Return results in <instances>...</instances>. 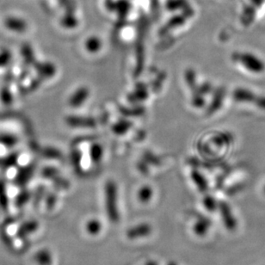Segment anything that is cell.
<instances>
[{
    "label": "cell",
    "instance_id": "52a82bcc",
    "mask_svg": "<svg viewBox=\"0 0 265 265\" xmlns=\"http://www.w3.org/2000/svg\"><path fill=\"white\" fill-rule=\"evenodd\" d=\"M202 222H203V221H202ZM202 222L199 221V222H197V224L194 226V232H195L197 235H203V234H205V232H206V226H205L204 223Z\"/></svg>",
    "mask_w": 265,
    "mask_h": 265
},
{
    "label": "cell",
    "instance_id": "9c48e42d",
    "mask_svg": "<svg viewBox=\"0 0 265 265\" xmlns=\"http://www.w3.org/2000/svg\"><path fill=\"white\" fill-rule=\"evenodd\" d=\"M176 265V264H175V263H174V264H173V263H172V264H170V265Z\"/></svg>",
    "mask_w": 265,
    "mask_h": 265
},
{
    "label": "cell",
    "instance_id": "8992f818",
    "mask_svg": "<svg viewBox=\"0 0 265 265\" xmlns=\"http://www.w3.org/2000/svg\"><path fill=\"white\" fill-rule=\"evenodd\" d=\"M152 197V191L148 188L142 189L139 193V200L142 203H147Z\"/></svg>",
    "mask_w": 265,
    "mask_h": 265
},
{
    "label": "cell",
    "instance_id": "277c9868",
    "mask_svg": "<svg viewBox=\"0 0 265 265\" xmlns=\"http://www.w3.org/2000/svg\"><path fill=\"white\" fill-rule=\"evenodd\" d=\"M101 230H102V224H101V222L98 220L92 219V220H90L87 222L86 231L88 232V234L95 236V235L99 234Z\"/></svg>",
    "mask_w": 265,
    "mask_h": 265
},
{
    "label": "cell",
    "instance_id": "3957f363",
    "mask_svg": "<svg viewBox=\"0 0 265 265\" xmlns=\"http://www.w3.org/2000/svg\"><path fill=\"white\" fill-rule=\"evenodd\" d=\"M152 227L149 224L143 223L131 228L127 232V237L130 240H137L141 238L147 237L152 233Z\"/></svg>",
    "mask_w": 265,
    "mask_h": 265
},
{
    "label": "cell",
    "instance_id": "ba28073f",
    "mask_svg": "<svg viewBox=\"0 0 265 265\" xmlns=\"http://www.w3.org/2000/svg\"><path fill=\"white\" fill-rule=\"evenodd\" d=\"M146 265H157L154 262H147V264Z\"/></svg>",
    "mask_w": 265,
    "mask_h": 265
},
{
    "label": "cell",
    "instance_id": "7a4b0ae2",
    "mask_svg": "<svg viewBox=\"0 0 265 265\" xmlns=\"http://www.w3.org/2000/svg\"><path fill=\"white\" fill-rule=\"evenodd\" d=\"M117 197L116 188L110 184L107 188L106 211L109 220L112 222H117L119 220L118 208H117Z\"/></svg>",
    "mask_w": 265,
    "mask_h": 265
},
{
    "label": "cell",
    "instance_id": "6da1fadb",
    "mask_svg": "<svg viewBox=\"0 0 265 265\" xmlns=\"http://www.w3.org/2000/svg\"><path fill=\"white\" fill-rule=\"evenodd\" d=\"M235 59L247 72L259 74L265 71V64L258 55L250 52L235 53Z\"/></svg>",
    "mask_w": 265,
    "mask_h": 265
},
{
    "label": "cell",
    "instance_id": "5b68a950",
    "mask_svg": "<svg viewBox=\"0 0 265 265\" xmlns=\"http://www.w3.org/2000/svg\"><path fill=\"white\" fill-rule=\"evenodd\" d=\"M39 264L41 265H50L52 263V258L47 251H42L37 255Z\"/></svg>",
    "mask_w": 265,
    "mask_h": 265
}]
</instances>
